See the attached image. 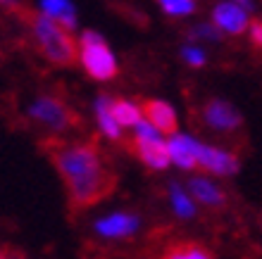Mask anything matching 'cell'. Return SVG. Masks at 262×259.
<instances>
[{
    "mask_svg": "<svg viewBox=\"0 0 262 259\" xmlns=\"http://www.w3.org/2000/svg\"><path fill=\"white\" fill-rule=\"evenodd\" d=\"M48 140L50 159L67 188L69 209L79 214L110 198L112 191L117 188V176L107 167L96 140H74V143L62 138H48Z\"/></svg>",
    "mask_w": 262,
    "mask_h": 259,
    "instance_id": "cell-1",
    "label": "cell"
},
{
    "mask_svg": "<svg viewBox=\"0 0 262 259\" xmlns=\"http://www.w3.org/2000/svg\"><path fill=\"white\" fill-rule=\"evenodd\" d=\"M29 27H31V34H34L38 50L46 60L57 64V67L74 64V60L79 57V43H74L69 31H64L60 24H55L41 12L31 17Z\"/></svg>",
    "mask_w": 262,
    "mask_h": 259,
    "instance_id": "cell-2",
    "label": "cell"
},
{
    "mask_svg": "<svg viewBox=\"0 0 262 259\" xmlns=\"http://www.w3.org/2000/svg\"><path fill=\"white\" fill-rule=\"evenodd\" d=\"M79 60L91 79L96 81H112L117 76V57L112 55L110 45L98 31H83L79 38Z\"/></svg>",
    "mask_w": 262,
    "mask_h": 259,
    "instance_id": "cell-3",
    "label": "cell"
},
{
    "mask_svg": "<svg viewBox=\"0 0 262 259\" xmlns=\"http://www.w3.org/2000/svg\"><path fill=\"white\" fill-rule=\"evenodd\" d=\"M29 116L36 124H41L48 131H53V133H64V131L81 126V119H79L74 109L69 107L62 98L50 96V93L38 96L34 103L29 105Z\"/></svg>",
    "mask_w": 262,
    "mask_h": 259,
    "instance_id": "cell-4",
    "label": "cell"
},
{
    "mask_svg": "<svg viewBox=\"0 0 262 259\" xmlns=\"http://www.w3.org/2000/svg\"><path fill=\"white\" fill-rule=\"evenodd\" d=\"M136 133L131 138V150L134 155L155 171H165L169 167V152H167V143L165 138L160 136V131L155 126L145 122H138L136 124Z\"/></svg>",
    "mask_w": 262,
    "mask_h": 259,
    "instance_id": "cell-5",
    "label": "cell"
},
{
    "mask_svg": "<svg viewBox=\"0 0 262 259\" xmlns=\"http://www.w3.org/2000/svg\"><path fill=\"white\" fill-rule=\"evenodd\" d=\"M193 155L200 169H205L207 174H214V176H234L241 167L236 152L222 150L214 145H203L198 140H193Z\"/></svg>",
    "mask_w": 262,
    "mask_h": 259,
    "instance_id": "cell-6",
    "label": "cell"
},
{
    "mask_svg": "<svg viewBox=\"0 0 262 259\" xmlns=\"http://www.w3.org/2000/svg\"><path fill=\"white\" fill-rule=\"evenodd\" d=\"M200 119H203V124H205L207 129L217 131V133H234V131L241 129V124H243L241 112L231 103L220 100V98H214V100L203 105Z\"/></svg>",
    "mask_w": 262,
    "mask_h": 259,
    "instance_id": "cell-7",
    "label": "cell"
},
{
    "mask_svg": "<svg viewBox=\"0 0 262 259\" xmlns=\"http://www.w3.org/2000/svg\"><path fill=\"white\" fill-rule=\"evenodd\" d=\"M138 228H141V217L136 211H112V214L98 219L93 224V231L100 238H110V240L131 238Z\"/></svg>",
    "mask_w": 262,
    "mask_h": 259,
    "instance_id": "cell-8",
    "label": "cell"
},
{
    "mask_svg": "<svg viewBox=\"0 0 262 259\" xmlns=\"http://www.w3.org/2000/svg\"><path fill=\"white\" fill-rule=\"evenodd\" d=\"M212 21L222 34L231 36H241L250 24L248 12L243 10V3H217L212 7Z\"/></svg>",
    "mask_w": 262,
    "mask_h": 259,
    "instance_id": "cell-9",
    "label": "cell"
},
{
    "mask_svg": "<svg viewBox=\"0 0 262 259\" xmlns=\"http://www.w3.org/2000/svg\"><path fill=\"white\" fill-rule=\"evenodd\" d=\"M141 112L145 114V122L155 126L160 133H167V136L177 133V112L169 103H165V100H145L141 105Z\"/></svg>",
    "mask_w": 262,
    "mask_h": 259,
    "instance_id": "cell-10",
    "label": "cell"
},
{
    "mask_svg": "<svg viewBox=\"0 0 262 259\" xmlns=\"http://www.w3.org/2000/svg\"><path fill=\"white\" fill-rule=\"evenodd\" d=\"M186 191L191 193L193 202H200V205H205V207H212V209H220V207L227 205V193L222 191L220 185L207 176H193L191 181H188Z\"/></svg>",
    "mask_w": 262,
    "mask_h": 259,
    "instance_id": "cell-11",
    "label": "cell"
},
{
    "mask_svg": "<svg viewBox=\"0 0 262 259\" xmlns=\"http://www.w3.org/2000/svg\"><path fill=\"white\" fill-rule=\"evenodd\" d=\"M193 140L191 136H181V133H174L169 140H167V152H169V162H174L179 169L191 171L195 169V155H193Z\"/></svg>",
    "mask_w": 262,
    "mask_h": 259,
    "instance_id": "cell-12",
    "label": "cell"
},
{
    "mask_svg": "<svg viewBox=\"0 0 262 259\" xmlns=\"http://www.w3.org/2000/svg\"><path fill=\"white\" fill-rule=\"evenodd\" d=\"M112 103L115 100L110 96H105V93H100L96 98V122H98V129L103 131L112 143H119L122 140V129H119V124L112 116Z\"/></svg>",
    "mask_w": 262,
    "mask_h": 259,
    "instance_id": "cell-13",
    "label": "cell"
},
{
    "mask_svg": "<svg viewBox=\"0 0 262 259\" xmlns=\"http://www.w3.org/2000/svg\"><path fill=\"white\" fill-rule=\"evenodd\" d=\"M38 7H41V14H46L48 19L60 24L64 31H74L76 29V10L72 3H64V0H43Z\"/></svg>",
    "mask_w": 262,
    "mask_h": 259,
    "instance_id": "cell-14",
    "label": "cell"
},
{
    "mask_svg": "<svg viewBox=\"0 0 262 259\" xmlns=\"http://www.w3.org/2000/svg\"><path fill=\"white\" fill-rule=\"evenodd\" d=\"M169 202H172V209L179 219H193L195 217L193 198H191L186 188H184L181 183H177V181L169 183Z\"/></svg>",
    "mask_w": 262,
    "mask_h": 259,
    "instance_id": "cell-15",
    "label": "cell"
},
{
    "mask_svg": "<svg viewBox=\"0 0 262 259\" xmlns=\"http://www.w3.org/2000/svg\"><path fill=\"white\" fill-rule=\"evenodd\" d=\"M162 259H212L210 250H205L198 243H172L165 247Z\"/></svg>",
    "mask_w": 262,
    "mask_h": 259,
    "instance_id": "cell-16",
    "label": "cell"
},
{
    "mask_svg": "<svg viewBox=\"0 0 262 259\" xmlns=\"http://www.w3.org/2000/svg\"><path fill=\"white\" fill-rule=\"evenodd\" d=\"M143 112L138 107L136 103H131V100H115L112 103V116H115V122L119 124V129L122 126H134L136 129L138 122H143Z\"/></svg>",
    "mask_w": 262,
    "mask_h": 259,
    "instance_id": "cell-17",
    "label": "cell"
},
{
    "mask_svg": "<svg viewBox=\"0 0 262 259\" xmlns=\"http://www.w3.org/2000/svg\"><path fill=\"white\" fill-rule=\"evenodd\" d=\"M162 12L169 14V17H188V14L195 12V3L193 0H162L160 3Z\"/></svg>",
    "mask_w": 262,
    "mask_h": 259,
    "instance_id": "cell-18",
    "label": "cell"
},
{
    "mask_svg": "<svg viewBox=\"0 0 262 259\" xmlns=\"http://www.w3.org/2000/svg\"><path fill=\"white\" fill-rule=\"evenodd\" d=\"M188 41H222V31L214 24H195L188 29Z\"/></svg>",
    "mask_w": 262,
    "mask_h": 259,
    "instance_id": "cell-19",
    "label": "cell"
},
{
    "mask_svg": "<svg viewBox=\"0 0 262 259\" xmlns=\"http://www.w3.org/2000/svg\"><path fill=\"white\" fill-rule=\"evenodd\" d=\"M181 60L186 62L188 67H203V64L207 62V55L200 45H195V43H186V45L181 48Z\"/></svg>",
    "mask_w": 262,
    "mask_h": 259,
    "instance_id": "cell-20",
    "label": "cell"
},
{
    "mask_svg": "<svg viewBox=\"0 0 262 259\" xmlns=\"http://www.w3.org/2000/svg\"><path fill=\"white\" fill-rule=\"evenodd\" d=\"M248 36H250V43L255 48H262V19H253L248 24Z\"/></svg>",
    "mask_w": 262,
    "mask_h": 259,
    "instance_id": "cell-21",
    "label": "cell"
},
{
    "mask_svg": "<svg viewBox=\"0 0 262 259\" xmlns=\"http://www.w3.org/2000/svg\"><path fill=\"white\" fill-rule=\"evenodd\" d=\"M0 259H5V254H3V252H0Z\"/></svg>",
    "mask_w": 262,
    "mask_h": 259,
    "instance_id": "cell-22",
    "label": "cell"
},
{
    "mask_svg": "<svg viewBox=\"0 0 262 259\" xmlns=\"http://www.w3.org/2000/svg\"><path fill=\"white\" fill-rule=\"evenodd\" d=\"M5 259H10V257H5Z\"/></svg>",
    "mask_w": 262,
    "mask_h": 259,
    "instance_id": "cell-23",
    "label": "cell"
}]
</instances>
